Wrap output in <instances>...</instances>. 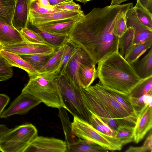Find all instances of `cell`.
<instances>
[{"mask_svg": "<svg viewBox=\"0 0 152 152\" xmlns=\"http://www.w3.org/2000/svg\"><path fill=\"white\" fill-rule=\"evenodd\" d=\"M1 49L18 55L49 53L56 50L54 47L48 44H31L25 42L1 48Z\"/></svg>", "mask_w": 152, "mask_h": 152, "instance_id": "obj_15", "label": "cell"}, {"mask_svg": "<svg viewBox=\"0 0 152 152\" xmlns=\"http://www.w3.org/2000/svg\"><path fill=\"white\" fill-rule=\"evenodd\" d=\"M56 50L49 53L19 55L33 66L38 72L46 64L54 54Z\"/></svg>", "mask_w": 152, "mask_h": 152, "instance_id": "obj_24", "label": "cell"}, {"mask_svg": "<svg viewBox=\"0 0 152 152\" xmlns=\"http://www.w3.org/2000/svg\"><path fill=\"white\" fill-rule=\"evenodd\" d=\"M64 45L57 49L54 54L44 66L38 72L50 73L55 72L60 64L64 50Z\"/></svg>", "mask_w": 152, "mask_h": 152, "instance_id": "obj_31", "label": "cell"}, {"mask_svg": "<svg viewBox=\"0 0 152 152\" xmlns=\"http://www.w3.org/2000/svg\"><path fill=\"white\" fill-rule=\"evenodd\" d=\"M61 10L54 7L50 9L41 7L38 4L37 0H31L29 3V13L44 14Z\"/></svg>", "mask_w": 152, "mask_h": 152, "instance_id": "obj_40", "label": "cell"}, {"mask_svg": "<svg viewBox=\"0 0 152 152\" xmlns=\"http://www.w3.org/2000/svg\"><path fill=\"white\" fill-rule=\"evenodd\" d=\"M76 1H79L81 3L86 4L88 1H91L92 0H75Z\"/></svg>", "mask_w": 152, "mask_h": 152, "instance_id": "obj_49", "label": "cell"}, {"mask_svg": "<svg viewBox=\"0 0 152 152\" xmlns=\"http://www.w3.org/2000/svg\"><path fill=\"white\" fill-rule=\"evenodd\" d=\"M76 21L73 20H62L34 26L53 34L69 36Z\"/></svg>", "mask_w": 152, "mask_h": 152, "instance_id": "obj_18", "label": "cell"}, {"mask_svg": "<svg viewBox=\"0 0 152 152\" xmlns=\"http://www.w3.org/2000/svg\"><path fill=\"white\" fill-rule=\"evenodd\" d=\"M152 92V76L142 79L131 90L129 95L137 98Z\"/></svg>", "mask_w": 152, "mask_h": 152, "instance_id": "obj_32", "label": "cell"}, {"mask_svg": "<svg viewBox=\"0 0 152 152\" xmlns=\"http://www.w3.org/2000/svg\"><path fill=\"white\" fill-rule=\"evenodd\" d=\"M53 7L62 10L78 11L81 10L80 6L75 3L73 0L61 3Z\"/></svg>", "mask_w": 152, "mask_h": 152, "instance_id": "obj_42", "label": "cell"}, {"mask_svg": "<svg viewBox=\"0 0 152 152\" xmlns=\"http://www.w3.org/2000/svg\"><path fill=\"white\" fill-rule=\"evenodd\" d=\"M144 8L152 13V0H137Z\"/></svg>", "mask_w": 152, "mask_h": 152, "instance_id": "obj_44", "label": "cell"}, {"mask_svg": "<svg viewBox=\"0 0 152 152\" xmlns=\"http://www.w3.org/2000/svg\"><path fill=\"white\" fill-rule=\"evenodd\" d=\"M64 141L54 137L37 136L24 152H66Z\"/></svg>", "mask_w": 152, "mask_h": 152, "instance_id": "obj_11", "label": "cell"}, {"mask_svg": "<svg viewBox=\"0 0 152 152\" xmlns=\"http://www.w3.org/2000/svg\"><path fill=\"white\" fill-rule=\"evenodd\" d=\"M15 4V0H0V18L11 25Z\"/></svg>", "mask_w": 152, "mask_h": 152, "instance_id": "obj_33", "label": "cell"}, {"mask_svg": "<svg viewBox=\"0 0 152 152\" xmlns=\"http://www.w3.org/2000/svg\"><path fill=\"white\" fill-rule=\"evenodd\" d=\"M106 88L110 94L121 105L126 111L131 115L137 118L138 113L134 110L131 103L129 94H121Z\"/></svg>", "mask_w": 152, "mask_h": 152, "instance_id": "obj_28", "label": "cell"}, {"mask_svg": "<svg viewBox=\"0 0 152 152\" xmlns=\"http://www.w3.org/2000/svg\"><path fill=\"white\" fill-rule=\"evenodd\" d=\"M152 127V107H145L138 113L136 122L134 127V141L138 143L144 137Z\"/></svg>", "mask_w": 152, "mask_h": 152, "instance_id": "obj_13", "label": "cell"}, {"mask_svg": "<svg viewBox=\"0 0 152 152\" xmlns=\"http://www.w3.org/2000/svg\"><path fill=\"white\" fill-rule=\"evenodd\" d=\"M30 26L31 29L39 34L48 44L56 49L64 45L68 39V36L53 34Z\"/></svg>", "mask_w": 152, "mask_h": 152, "instance_id": "obj_23", "label": "cell"}, {"mask_svg": "<svg viewBox=\"0 0 152 152\" xmlns=\"http://www.w3.org/2000/svg\"><path fill=\"white\" fill-rule=\"evenodd\" d=\"M41 102L32 95L21 92L3 112L0 118H6L13 115L26 114Z\"/></svg>", "mask_w": 152, "mask_h": 152, "instance_id": "obj_10", "label": "cell"}, {"mask_svg": "<svg viewBox=\"0 0 152 152\" xmlns=\"http://www.w3.org/2000/svg\"><path fill=\"white\" fill-rule=\"evenodd\" d=\"M140 60L130 63L135 72L141 79L152 76V47Z\"/></svg>", "mask_w": 152, "mask_h": 152, "instance_id": "obj_19", "label": "cell"}, {"mask_svg": "<svg viewBox=\"0 0 152 152\" xmlns=\"http://www.w3.org/2000/svg\"><path fill=\"white\" fill-rule=\"evenodd\" d=\"M84 15L82 10L78 11L63 10L44 14L29 13L28 25L36 26L39 24L64 20L77 21Z\"/></svg>", "mask_w": 152, "mask_h": 152, "instance_id": "obj_9", "label": "cell"}, {"mask_svg": "<svg viewBox=\"0 0 152 152\" xmlns=\"http://www.w3.org/2000/svg\"><path fill=\"white\" fill-rule=\"evenodd\" d=\"M58 116L60 118L65 136V141L67 146L66 152H69L74 146L77 139L73 134L72 130L71 123L66 109L61 108L58 109Z\"/></svg>", "mask_w": 152, "mask_h": 152, "instance_id": "obj_21", "label": "cell"}, {"mask_svg": "<svg viewBox=\"0 0 152 152\" xmlns=\"http://www.w3.org/2000/svg\"><path fill=\"white\" fill-rule=\"evenodd\" d=\"M134 7L138 20L145 26L152 29V13L142 7L137 0Z\"/></svg>", "mask_w": 152, "mask_h": 152, "instance_id": "obj_35", "label": "cell"}, {"mask_svg": "<svg viewBox=\"0 0 152 152\" xmlns=\"http://www.w3.org/2000/svg\"><path fill=\"white\" fill-rule=\"evenodd\" d=\"M37 136V130L31 124H23L9 129L0 138V151L24 152Z\"/></svg>", "mask_w": 152, "mask_h": 152, "instance_id": "obj_5", "label": "cell"}, {"mask_svg": "<svg viewBox=\"0 0 152 152\" xmlns=\"http://www.w3.org/2000/svg\"><path fill=\"white\" fill-rule=\"evenodd\" d=\"M73 117L71 123L72 130L77 138L93 142L108 151L121 149L123 145L115 137L105 135L94 128L88 122L77 117Z\"/></svg>", "mask_w": 152, "mask_h": 152, "instance_id": "obj_6", "label": "cell"}, {"mask_svg": "<svg viewBox=\"0 0 152 152\" xmlns=\"http://www.w3.org/2000/svg\"><path fill=\"white\" fill-rule=\"evenodd\" d=\"M0 55L3 57L12 67L15 66L25 71L30 76L37 72L34 68L19 55L2 50Z\"/></svg>", "mask_w": 152, "mask_h": 152, "instance_id": "obj_22", "label": "cell"}, {"mask_svg": "<svg viewBox=\"0 0 152 152\" xmlns=\"http://www.w3.org/2000/svg\"><path fill=\"white\" fill-rule=\"evenodd\" d=\"M132 3L102 8H94L76 21L68 39L83 49L95 64L119 52V38L114 34L115 22Z\"/></svg>", "mask_w": 152, "mask_h": 152, "instance_id": "obj_1", "label": "cell"}, {"mask_svg": "<svg viewBox=\"0 0 152 152\" xmlns=\"http://www.w3.org/2000/svg\"><path fill=\"white\" fill-rule=\"evenodd\" d=\"M96 65L93 63H82L80 65L77 76L80 84L82 87L86 88L90 86L98 77Z\"/></svg>", "mask_w": 152, "mask_h": 152, "instance_id": "obj_20", "label": "cell"}, {"mask_svg": "<svg viewBox=\"0 0 152 152\" xmlns=\"http://www.w3.org/2000/svg\"><path fill=\"white\" fill-rule=\"evenodd\" d=\"M152 45V38H149L145 42L133 45L128 53L124 58L129 63L138 60Z\"/></svg>", "mask_w": 152, "mask_h": 152, "instance_id": "obj_25", "label": "cell"}, {"mask_svg": "<svg viewBox=\"0 0 152 152\" xmlns=\"http://www.w3.org/2000/svg\"><path fill=\"white\" fill-rule=\"evenodd\" d=\"M31 0H15L12 23L19 31L28 28L29 25V5Z\"/></svg>", "mask_w": 152, "mask_h": 152, "instance_id": "obj_16", "label": "cell"}, {"mask_svg": "<svg viewBox=\"0 0 152 152\" xmlns=\"http://www.w3.org/2000/svg\"><path fill=\"white\" fill-rule=\"evenodd\" d=\"M127 28V31L119 39V52L124 57L128 53L132 48L134 40V29L132 27Z\"/></svg>", "mask_w": 152, "mask_h": 152, "instance_id": "obj_27", "label": "cell"}, {"mask_svg": "<svg viewBox=\"0 0 152 152\" xmlns=\"http://www.w3.org/2000/svg\"><path fill=\"white\" fill-rule=\"evenodd\" d=\"M125 19L127 28L132 27L134 31V40L133 45L145 42L152 38V29L142 23L138 19L134 7L127 12Z\"/></svg>", "mask_w": 152, "mask_h": 152, "instance_id": "obj_12", "label": "cell"}, {"mask_svg": "<svg viewBox=\"0 0 152 152\" xmlns=\"http://www.w3.org/2000/svg\"><path fill=\"white\" fill-rule=\"evenodd\" d=\"M97 64L96 71L99 82L107 89L129 94L142 80L119 52L110 55Z\"/></svg>", "mask_w": 152, "mask_h": 152, "instance_id": "obj_2", "label": "cell"}, {"mask_svg": "<svg viewBox=\"0 0 152 152\" xmlns=\"http://www.w3.org/2000/svg\"><path fill=\"white\" fill-rule=\"evenodd\" d=\"M38 5L41 7L47 8H51L53 7H52L48 0H37Z\"/></svg>", "mask_w": 152, "mask_h": 152, "instance_id": "obj_45", "label": "cell"}, {"mask_svg": "<svg viewBox=\"0 0 152 152\" xmlns=\"http://www.w3.org/2000/svg\"><path fill=\"white\" fill-rule=\"evenodd\" d=\"M152 152V134L151 130L150 134L144 142L143 145L135 147L131 146L125 151V152Z\"/></svg>", "mask_w": 152, "mask_h": 152, "instance_id": "obj_41", "label": "cell"}, {"mask_svg": "<svg viewBox=\"0 0 152 152\" xmlns=\"http://www.w3.org/2000/svg\"><path fill=\"white\" fill-rule=\"evenodd\" d=\"M10 98L7 95L0 94V116L6 106L9 103Z\"/></svg>", "mask_w": 152, "mask_h": 152, "instance_id": "obj_43", "label": "cell"}, {"mask_svg": "<svg viewBox=\"0 0 152 152\" xmlns=\"http://www.w3.org/2000/svg\"><path fill=\"white\" fill-rule=\"evenodd\" d=\"M129 10L127 9L123 11L115 22L113 31L115 35L119 38L121 37L127 30L125 16Z\"/></svg>", "mask_w": 152, "mask_h": 152, "instance_id": "obj_38", "label": "cell"}, {"mask_svg": "<svg viewBox=\"0 0 152 152\" xmlns=\"http://www.w3.org/2000/svg\"><path fill=\"white\" fill-rule=\"evenodd\" d=\"M50 5L52 7L57 5L61 3L68 1L70 0H48Z\"/></svg>", "mask_w": 152, "mask_h": 152, "instance_id": "obj_46", "label": "cell"}, {"mask_svg": "<svg viewBox=\"0 0 152 152\" xmlns=\"http://www.w3.org/2000/svg\"><path fill=\"white\" fill-rule=\"evenodd\" d=\"M93 63L88 54L78 47L68 62L64 75L76 84L80 85L77 76L80 65L82 63Z\"/></svg>", "mask_w": 152, "mask_h": 152, "instance_id": "obj_14", "label": "cell"}, {"mask_svg": "<svg viewBox=\"0 0 152 152\" xmlns=\"http://www.w3.org/2000/svg\"><path fill=\"white\" fill-rule=\"evenodd\" d=\"M57 80L66 110L73 117L89 124L91 113L83 99L80 86L76 84L64 75L57 76Z\"/></svg>", "mask_w": 152, "mask_h": 152, "instance_id": "obj_4", "label": "cell"}, {"mask_svg": "<svg viewBox=\"0 0 152 152\" xmlns=\"http://www.w3.org/2000/svg\"><path fill=\"white\" fill-rule=\"evenodd\" d=\"M25 41L20 31L12 25L0 18V47H5L22 43Z\"/></svg>", "mask_w": 152, "mask_h": 152, "instance_id": "obj_17", "label": "cell"}, {"mask_svg": "<svg viewBox=\"0 0 152 152\" xmlns=\"http://www.w3.org/2000/svg\"><path fill=\"white\" fill-rule=\"evenodd\" d=\"M129 0H111L110 6H113L120 4Z\"/></svg>", "mask_w": 152, "mask_h": 152, "instance_id": "obj_48", "label": "cell"}, {"mask_svg": "<svg viewBox=\"0 0 152 152\" xmlns=\"http://www.w3.org/2000/svg\"><path fill=\"white\" fill-rule=\"evenodd\" d=\"M85 103L89 111L97 115L115 132L119 125L106 108L85 88L81 87Z\"/></svg>", "mask_w": 152, "mask_h": 152, "instance_id": "obj_8", "label": "cell"}, {"mask_svg": "<svg viewBox=\"0 0 152 152\" xmlns=\"http://www.w3.org/2000/svg\"><path fill=\"white\" fill-rule=\"evenodd\" d=\"M1 50V48L0 47V50Z\"/></svg>", "mask_w": 152, "mask_h": 152, "instance_id": "obj_50", "label": "cell"}, {"mask_svg": "<svg viewBox=\"0 0 152 152\" xmlns=\"http://www.w3.org/2000/svg\"><path fill=\"white\" fill-rule=\"evenodd\" d=\"M134 127L128 125L119 126L114 137L123 145L133 141Z\"/></svg>", "mask_w": 152, "mask_h": 152, "instance_id": "obj_29", "label": "cell"}, {"mask_svg": "<svg viewBox=\"0 0 152 152\" xmlns=\"http://www.w3.org/2000/svg\"><path fill=\"white\" fill-rule=\"evenodd\" d=\"M7 126L4 124H0V138L2 136L9 130Z\"/></svg>", "mask_w": 152, "mask_h": 152, "instance_id": "obj_47", "label": "cell"}, {"mask_svg": "<svg viewBox=\"0 0 152 152\" xmlns=\"http://www.w3.org/2000/svg\"><path fill=\"white\" fill-rule=\"evenodd\" d=\"M20 31L26 43L49 45L39 34L32 29L26 28Z\"/></svg>", "mask_w": 152, "mask_h": 152, "instance_id": "obj_36", "label": "cell"}, {"mask_svg": "<svg viewBox=\"0 0 152 152\" xmlns=\"http://www.w3.org/2000/svg\"><path fill=\"white\" fill-rule=\"evenodd\" d=\"M130 100L134 110L138 113L145 107L152 106V92L137 98L130 97Z\"/></svg>", "mask_w": 152, "mask_h": 152, "instance_id": "obj_37", "label": "cell"}, {"mask_svg": "<svg viewBox=\"0 0 152 152\" xmlns=\"http://www.w3.org/2000/svg\"><path fill=\"white\" fill-rule=\"evenodd\" d=\"M76 45L68 39L65 43L61 59L59 66L55 72L57 76L64 74L65 69L69 60L78 48Z\"/></svg>", "mask_w": 152, "mask_h": 152, "instance_id": "obj_26", "label": "cell"}, {"mask_svg": "<svg viewBox=\"0 0 152 152\" xmlns=\"http://www.w3.org/2000/svg\"><path fill=\"white\" fill-rule=\"evenodd\" d=\"M29 77V80L22 93L32 95L48 107L66 109L55 72H37Z\"/></svg>", "mask_w": 152, "mask_h": 152, "instance_id": "obj_3", "label": "cell"}, {"mask_svg": "<svg viewBox=\"0 0 152 152\" xmlns=\"http://www.w3.org/2000/svg\"><path fill=\"white\" fill-rule=\"evenodd\" d=\"M13 75L12 67L0 55V82L9 79L12 77Z\"/></svg>", "mask_w": 152, "mask_h": 152, "instance_id": "obj_39", "label": "cell"}, {"mask_svg": "<svg viewBox=\"0 0 152 152\" xmlns=\"http://www.w3.org/2000/svg\"><path fill=\"white\" fill-rule=\"evenodd\" d=\"M108 151L98 145L90 144L87 140L78 138L70 152H106Z\"/></svg>", "mask_w": 152, "mask_h": 152, "instance_id": "obj_30", "label": "cell"}, {"mask_svg": "<svg viewBox=\"0 0 152 152\" xmlns=\"http://www.w3.org/2000/svg\"><path fill=\"white\" fill-rule=\"evenodd\" d=\"M91 115L89 124L100 132L107 136L114 137L115 133L112 129L97 115L91 112Z\"/></svg>", "mask_w": 152, "mask_h": 152, "instance_id": "obj_34", "label": "cell"}, {"mask_svg": "<svg viewBox=\"0 0 152 152\" xmlns=\"http://www.w3.org/2000/svg\"><path fill=\"white\" fill-rule=\"evenodd\" d=\"M85 88L111 113L119 126L128 125L134 126L137 119L130 114L108 92L99 82Z\"/></svg>", "mask_w": 152, "mask_h": 152, "instance_id": "obj_7", "label": "cell"}]
</instances>
